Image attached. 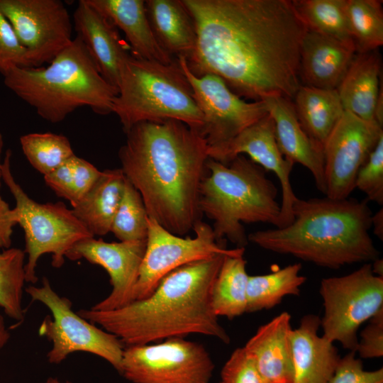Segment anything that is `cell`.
I'll list each match as a JSON object with an SVG mask.
<instances>
[{
  "mask_svg": "<svg viewBox=\"0 0 383 383\" xmlns=\"http://www.w3.org/2000/svg\"><path fill=\"white\" fill-rule=\"evenodd\" d=\"M192 89L203 118L201 135L209 147L225 143L268 114L262 101H246L233 93L219 77L194 75L184 57L177 58Z\"/></svg>",
  "mask_w": 383,
  "mask_h": 383,
  "instance_id": "obj_14",
  "label": "cell"
},
{
  "mask_svg": "<svg viewBox=\"0 0 383 383\" xmlns=\"http://www.w3.org/2000/svg\"><path fill=\"white\" fill-rule=\"evenodd\" d=\"M17 67H30L27 52L0 10V73L4 76Z\"/></svg>",
  "mask_w": 383,
  "mask_h": 383,
  "instance_id": "obj_36",
  "label": "cell"
},
{
  "mask_svg": "<svg viewBox=\"0 0 383 383\" xmlns=\"http://www.w3.org/2000/svg\"><path fill=\"white\" fill-rule=\"evenodd\" d=\"M21 149L32 167L43 176L75 154L69 139L53 133H32L20 138Z\"/></svg>",
  "mask_w": 383,
  "mask_h": 383,
  "instance_id": "obj_33",
  "label": "cell"
},
{
  "mask_svg": "<svg viewBox=\"0 0 383 383\" xmlns=\"http://www.w3.org/2000/svg\"><path fill=\"white\" fill-rule=\"evenodd\" d=\"M0 10L26 49L30 67L50 63L73 40L71 18L60 0H0Z\"/></svg>",
  "mask_w": 383,
  "mask_h": 383,
  "instance_id": "obj_13",
  "label": "cell"
},
{
  "mask_svg": "<svg viewBox=\"0 0 383 383\" xmlns=\"http://www.w3.org/2000/svg\"><path fill=\"white\" fill-rule=\"evenodd\" d=\"M11 151L7 150L2 164V180L16 201L17 224L25 238L26 282L38 281L36 267L40 257L51 254L52 265L61 267L70 250L78 242L94 237L72 209L63 203H38L32 199L15 180L11 170Z\"/></svg>",
  "mask_w": 383,
  "mask_h": 383,
  "instance_id": "obj_8",
  "label": "cell"
},
{
  "mask_svg": "<svg viewBox=\"0 0 383 383\" xmlns=\"http://www.w3.org/2000/svg\"><path fill=\"white\" fill-rule=\"evenodd\" d=\"M292 2L308 30L335 39L355 50L345 13L346 0H292Z\"/></svg>",
  "mask_w": 383,
  "mask_h": 383,
  "instance_id": "obj_30",
  "label": "cell"
},
{
  "mask_svg": "<svg viewBox=\"0 0 383 383\" xmlns=\"http://www.w3.org/2000/svg\"><path fill=\"white\" fill-rule=\"evenodd\" d=\"M194 238L174 235L148 217L146 250L143 258L133 301L149 296L167 274L190 262L218 254L233 255L245 248L228 249L216 240L212 227L199 221Z\"/></svg>",
  "mask_w": 383,
  "mask_h": 383,
  "instance_id": "obj_12",
  "label": "cell"
},
{
  "mask_svg": "<svg viewBox=\"0 0 383 383\" xmlns=\"http://www.w3.org/2000/svg\"><path fill=\"white\" fill-rule=\"evenodd\" d=\"M148 213L138 191L126 179L110 232L120 241L146 240Z\"/></svg>",
  "mask_w": 383,
  "mask_h": 383,
  "instance_id": "obj_34",
  "label": "cell"
},
{
  "mask_svg": "<svg viewBox=\"0 0 383 383\" xmlns=\"http://www.w3.org/2000/svg\"><path fill=\"white\" fill-rule=\"evenodd\" d=\"M25 292L51 313L38 329L39 335L52 343L47 353L49 363L57 365L70 354L84 352L103 358L121 373L124 346L116 336L75 313L72 301L59 295L45 277L40 286L29 285Z\"/></svg>",
  "mask_w": 383,
  "mask_h": 383,
  "instance_id": "obj_9",
  "label": "cell"
},
{
  "mask_svg": "<svg viewBox=\"0 0 383 383\" xmlns=\"http://www.w3.org/2000/svg\"><path fill=\"white\" fill-rule=\"evenodd\" d=\"M73 26L99 73L118 89L121 66L129 53L115 26L87 0L78 1Z\"/></svg>",
  "mask_w": 383,
  "mask_h": 383,
  "instance_id": "obj_18",
  "label": "cell"
},
{
  "mask_svg": "<svg viewBox=\"0 0 383 383\" xmlns=\"http://www.w3.org/2000/svg\"><path fill=\"white\" fill-rule=\"evenodd\" d=\"M355 188L366 195L367 200L383 204V135L359 170Z\"/></svg>",
  "mask_w": 383,
  "mask_h": 383,
  "instance_id": "obj_35",
  "label": "cell"
},
{
  "mask_svg": "<svg viewBox=\"0 0 383 383\" xmlns=\"http://www.w3.org/2000/svg\"><path fill=\"white\" fill-rule=\"evenodd\" d=\"M382 135V126L377 122L344 111L323 148L326 196L349 198L359 170Z\"/></svg>",
  "mask_w": 383,
  "mask_h": 383,
  "instance_id": "obj_15",
  "label": "cell"
},
{
  "mask_svg": "<svg viewBox=\"0 0 383 383\" xmlns=\"http://www.w3.org/2000/svg\"><path fill=\"white\" fill-rule=\"evenodd\" d=\"M293 100L301 126L313 142L323 148L345 111L337 89L301 85Z\"/></svg>",
  "mask_w": 383,
  "mask_h": 383,
  "instance_id": "obj_27",
  "label": "cell"
},
{
  "mask_svg": "<svg viewBox=\"0 0 383 383\" xmlns=\"http://www.w3.org/2000/svg\"><path fill=\"white\" fill-rule=\"evenodd\" d=\"M145 3L159 45L174 58H188L195 49L196 33L193 19L182 0H147Z\"/></svg>",
  "mask_w": 383,
  "mask_h": 383,
  "instance_id": "obj_25",
  "label": "cell"
},
{
  "mask_svg": "<svg viewBox=\"0 0 383 383\" xmlns=\"http://www.w3.org/2000/svg\"><path fill=\"white\" fill-rule=\"evenodd\" d=\"M322 336L355 352L357 330L383 308V277L375 275L371 263H364L343 276L322 279Z\"/></svg>",
  "mask_w": 383,
  "mask_h": 383,
  "instance_id": "obj_10",
  "label": "cell"
},
{
  "mask_svg": "<svg viewBox=\"0 0 383 383\" xmlns=\"http://www.w3.org/2000/svg\"><path fill=\"white\" fill-rule=\"evenodd\" d=\"M118 157L123 174L140 193L149 218L183 236L201 221L199 189L209 146L177 120L140 122L126 133Z\"/></svg>",
  "mask_w": 383,
  "mask_h": 383,
  "instance_id": "obj_2",
  "label": "cell"
},
{
  "mask_svg": "<svg viewBox=\"0 0 383 383\" xmlns=\"http://www.w3.org/2000/svg\"><path fill=\"white\" fill-rule=\"evenodd\" d=\"M372 272L379 277H383V260L379 257L371 264Z\"/></svg>",
  "mask_w": 383,
  "mask_h": 383,
  "instance_id": "obj_45",
  "label": "cell"
},
{
  "mask_svg": "<svg viewBox=\"0 0 383 383\" xmlns=\"http://www.w3.org/2000/svg\"><path fill=\"white\" fill-rule=\"evenodd\" d=\"M17 225V214L14 208L0 196V249L11 248L13 228Z\"/></svg>",
  "mask_w": 383,
  "mask_h": 383,
  "instance_id": "obj_42",
  "label": "cell"
},
{
  "mask_svg": "<svg viewBox=\"0 0 383 383\" xmlns=\"http://www.w3.org/2000/svg\"><path fill=\"white\" fill-rule=\"evenodd\" d=\"M196 44L191 72L221 78L240 97L291 101L301 85V45L308 29L291 0H182Z\"/></svg>",
  "mask_w": 383,
  "mask_h": 383,
  "instance_id": "obj_1",
  "label": "cell"
},
{
  "mask_svg": "<svg viewBox=\"0 0 383 383\" xmlns=\"http://www.w3.org/2000/svg\"><path fill=\"white\" fill-rule=\"evenodd\" d=\"M26 253L18 248L0 251V308L18 323L25 318L22 305Z\"/></svg>",
  "mask_w": 383,
  "mask_h": 383,
  "instance_id": "obj_32",
  "label": "cell"
},
{
  "mask_svg": "<svg viewBox=\"0 0 383 383\" xmlns=\"http://www.w3.org/2000/svg\"><path fill=\"white\" fill-rule=\"evenodd\" d=\"M10 337V332L6 326L4 318L0 312V351L8 343Z\"/></svg>",
  "mask_w": 383,
  "mask_h": 383,
  "instance_id": "obj_44",
  "label": "cell"
},
{
  "mask_svg": "<svg viewBox=\"0 0 383 383\" xmlns=\"http://www.w3.org/2000/svg\"><path fill=\"white\" fill-rule=\"evenodd\" d=\"M301 263L289 265L269 274L248 277L246 312L270 309L289 295L299 296L306 277L299 274Z\"/></svg>",
  "mask_w": 383,
  "mask_h": 383,
  "instance_id": "obj_29",
  "label": "cell"
},
{
  "mask_svg": "<svg viewBox=\"0 0 383 383\" xmlns=\"http://www.w3.org/2000/svg\"><path fill=\"white\" fill-rule=\"evenodd\" d=\"M350 351L340 357L328 383H383V369L366 371L362 362Z\"/></svg>",
  "mask_w": 383,
  "mask_h": 383,
  "instance_id": "obj_38",
  "label": "cell"
},
{
  "mask_svg": "<svg viewBox=\"0 0 383 383\" xmlns=\"http://www.w3.org/2000/svg\"><path fill=\"white\" fill-rule=\"evenodd\" d=\"M72 157L73 156L55 170L43 176L45 184L58 197L68 200L70 203L73 196Z\"/></svg>",
  "mask_w": 383,
  "mask_h": 383,
  "instance_id": "obj_41",
  "label": "cell"
},
{
  "mask_svg": "<svg viewBox=\"0 0 383 383\" xmlns=\"http://www.w3.org/2000/svg\"><path fill=\"white\" fill-rule=\"evenodd\" d=\"M244 252L224 257L211 291V306L218 317L233 319L246 312L249 275Z\"/></svg>",
  "mask_w": 383,
  "mask_h": 383,
  "instance_id": "obj_28",
  "label": "cell"
},
{
  "mask_svg": "<svg viewBox=\"0 0 383 383\" xmlns=\"http://www.w3.org/2000/svg\"><path fill=\"white\" fill-rule=\"evenodd\" d=\"M355 353L364 359L383 356V308L370 319L362 331Z\"/></svg>",
  "mask_w": 383,
  "mask_h": 383,
  "instance_id": "obj_39",
  "label": "cell"
},
{
  "mask_svg": "<svg viewBox=\"0 0 383 383\" xmlns=\"http://www.w3.org/2000/svg\"><path fill=\"white\" fill-rule=\"evenodd\" d=\"M125 182L126 177L120 168L101 171L92 187L72 206L75 216L94 237L110 232Z\"/></svg>",
  "mask_w": 383,
  "mask_h": 383,
  "instance_id": "obj_26",
  "label": "cell"
},
{
  "mask_svg": "<svg viewBox=\"0 0 383 383\" xmlns=\"http://www.w3.org/2000/svg\"><path fill=\"white\" fill-rule=\"evenodd\" d=\"M4 138L2 134L0 133V188L1 187L3 180H2V164H3V160H2V151L4 148Z\"/></svg>",
  "mask_w": 383,
  "mask_h": 383,
  "instance_id": "obj_46",
  "label": "cell"
},
{
  "mask_svg": "<svg viewBox=\"0 0 383 383\" xmlns=\"http://www.w3.org/2000/svg\"><path fill=\"white\" fill-rule=\"evenodd\" d=\"M221 383H266L244 348L235 349L221 372Z\"/></svg>",
  "mask_w": 383,
  "mask_h": 383,
  "instance_id": "obj_37",
  "label": "cell"
},
{
  "mask_svg": "<svg viewBox=\"0 0 383 383\" xmlns=\"http://www.w3.org/2000/svg\"><path fill=\"white\" fill-rule=\"evenodd\" d=\"M379 0H346L345 13L356 53L383 44V10Z\"/></svg>",
  "mask_w": 383,
  "mask_h": 383,
  "instance_id": "obj_31",
  "label": "cell"
},
{
  "mask_svg": "<svg viewBox=\"0 0 383 383\" xmlns=\"http://www.w3.org/2000/svg\"><path fill=\"white\" fill-rule=\"evenodd\" d=\"M125 34L132 55L170 65L177 61L159 45L152 32L143 0H87Z\"/></svg>",
  "mask_w": 383,
  "mask_h": 383,
  "instance_id": "obj_23",
  "label": "cell"
},
{
  "mask_svg": "<svg viewBox=\"0 0 383 383\" xmlns=\"http://www.w3.org/2000/svg\"><path fill=\"white\" fill-rule=\"evenodd\" d=\"M380 72L378 49L356 54L337 89L344 111L365 121H375L374 110L382 87Z\"/></svg>",
  "mask_w": 383,
  "mask_h": 383,
  "instance_id": "obj_24",
  "label": "cell"
},
{
  "mask_svg": "<svg viewBox=\"0 0 383 383\" xmlns=\"http://www.w3.org/2000/svg\"><path fill=\"white\" fill-rule=\"evenodd\" d=\"M192 94L177 60L165 65L128 54L121 66L112 113L125 133L140 122L177 120L201 134L203 115Z\"/></svg>",
  "mask_w": 383,
  "mask_h": 383,
  "instance_id": "obj_7",
  "label": "cell"
},
{
  "mask_svg": "<svg viewBox=\"0 0 383 383\" xmlns=\"http://www.w3.org/2000/svg\"><path fill=\"white\" fill-rule=\"evenodd\" d=\"M145 250L146 240L108 243L94 237L78 242L70 250L66 255L69 260L85 259L102 267L109 275L111 293L91 309L111 311L133 301Z\"/></svg>",
  "mask_w": 383,
  "mask_h": 383,
  "instance_id": "obj_17",
  "label": "cell"
},
{
  "mask_svg": "<svg viewBox=\"0 0 383 383\" xmlns=\"http://www.w3.org/2000/svg\"><path fill=\"white\" fill-rule=\"evenodd\" d=\"M372 226L374 233L377 237L383 240V209L381 208L377 212L372 216Z\"/></svg>",
  "mask_w": 383,
  "mask_h": 383,
  "instance_id": "obj_43",
  "label": "cell"
},
{
  "mask_svg": "<svg viewBox=\"0 0 383 383\" xmlns=\"http://www.w3.org/2000/svg\"><path fill=\"white\" fill-rule=\"evenodd\" d=\"M40 383H72L70 381H61L58 378L56 377H48L45 381L41 382Z\"/></svg>",
  "mask_w": 383,
  "mask_h": 383,
  "instance_id": "obj_47",
  "label": "cell"
},
{
  "mask_svg": "<svg viewBox=\"0 0 383 383\" xmlns=\"http://www.w3.org/2000/svg\"><path fill=\"white\" fill-rule=\"evenodd\" d=\"M292 214L289 225L253 232L248 242L334 270L379 257L369 234L372 213L367 199L297 198Z\"/></svg>",
  "mask_w": 383,
  "mask_h": 383,
  "instance_id": "obj_4",
  "label": "cell"
},
{
  "mask_svg": "<svg viewBox=\"0 0 383 383\" xmlns=\"http://www.w3.org/2000/svg\"><path fill=\"white\" fill-rule=\"evenodd\" d=\"M199 189V208L213 221L215 239L227 238L237 248L248 243L243 223H267L279 227L277 189L264 168L244 155L228 164L209 158Z\"/></svg>",
  "mask_w": 383,
  "mask_h": 383,
  "instance_id": "obj_6",
  "label": "cell"
},
{
  "mask_svg": "<svg viewBox=\"0 0 383 383\" xmlns=\"http://www.w3.org/2000/svg\"><path fill=\"white\" fill-rule=\"evenodd\" d=\"M291 315L284 311L261 326L243 347L266 383H293Z\"/></svg>",
  "mask_w": 383,
  "mask_h": 383,
  "instance_id": "obj_22",
  "label": "cell"
},
{
  "mask_svg": "<svg viewBox=\"0 0 383 383\" xmlns=\"http://www.w3.org/2000/svg\"><path fill=\"white\" fill-rule=\"evenodd\" d=\"M213 370L201 344L172 338L125 347L120 374L133 383H210Z\"/></svg>",
  "mask_w": 383,
  "mask_h": 383,
  "instance_id": "obj_11",
  "label": "cell"
},
{
  "mask_svg": "<svg viewBox=\"0 0 383 383\" xmlns=\"http://www.w3.org/2000/svg\"><path fill=\"white\" fill-rule=\"evenodd\" d=\"M321 318L304 316L291 332L293 383H328L340 357L338 349L318 333Z\"/></svg>",
  "mask_w": 383,
  "mask_h": 383,
  "instance_id": "obj_21",
  "label": "cell"
},
{
  "mask_svg": "<svg viewBox=\"0 0 383 383\" xmlns=\"http://www.w3.org/2000/svg\"><path fill=\"white\" fill-rule=\"evenodd\" d=\"M356 54L354 48L308 30L300 50L299 79L301 85L337 89Z\"/></svg>",
  "mask_w": 383,
  "mask_h": 383,
  "instance_id": "obj_20",
  "label": "cell"
},
{
  "mask_svg": "<svg viewBox=\"0 0 383 383\" xmlns=\"http://www.w3.org/2000/svg\"><path fill=\"white\" fill-rule=\"evenodd\" d=\"M226 255H230L218 254L176 269L149 296L121 308L77 313L116 336L125 347L191 334L228 343L230 338L211 306L212 287Z\"/></svg>",
  "mask_w": 383,
  "mask_h": 383,
  "instance_id": "obj_3",
  "label": "cell"
},
{
  "mask_svg": "<svg viewBox=\"0 0 383 383\" xmlns=\"http://www.w3.org/2000/svg\"><path fill=\"white\" fill-rule=\"evenodd\" d=\"M73 164V196L72 206L88 192L101 174L94 165L89 162L74 155Z\"/></svg>",
  "mask_w": 383,
  "mask_h": 383,
  "instance_id": "obj_40",
  "label": "cell"
},
{
  "mask_svg": "<svg viewBox=\"0 0 383 383\" xmlns=\"http://www.w3.org/2000/svg\"><path fill=\"white\" fill-rule=\"evenodd\" d=\"M219 383H221V382Z\"/></svg>",
  "mask_w": 383,
  "mask_h": 383,
  "instance_id": "obj_48",
  "label": "cell"
},
{
  "mask_svg": "<svg viewBox=\"0 0 383 383\" xmlns=\"http://www.w3.org/2000/svg\"><path fill=\"white\" fill-rule=\"evenodd\" d=\"M208 154L209 158L223 164H228L238 155L245 154L266 171L272 172L282 189L278 228L285 227L292 222V206L298 198L290 179L294 164L285 159L278 148L274 121L269 113L231 140L209 147Z\"/></svg>",
  "mask_w": 383,
  "mask_h": 383,
  "instance_id": "obj_16",
  "label": "cell"
},
{
  "mask_svg": "<svg viewBox=\"0 0 383 383\" xmlns=\"http://www.w3.org/2000/svg\"><path fill=\"white\" fill-rule=\"evenodd\" d=\"M4 82L52 123L62 121L83 106L97 114H109L118 94V89L99 73L77 35L48 65L14 68L4 75Z\"/></svg>",
  "mask_w": 383,
  "mask_h": 383,
  "instance_id": "obj_5",
  "label": "cell"
},
{
  "mask_svg": "<svg viewBox=\"0 0 383 383\" xmlns=\"http://www.w3.org/2000/svg\"><path fill=\"white\" fill-rule=\"evenodd\" d=\"M274 124L278 148L284 157L294 165L300 164L311 173L317 189L326 194L323 148L313 142L298 120L293 101L279 96L262 100Z\"/></svg>",
  "mask_w": 383,
  "mask_h": 383,
  "instance_id": "obj_19",
  "label": "cell"
}]
</instances>
